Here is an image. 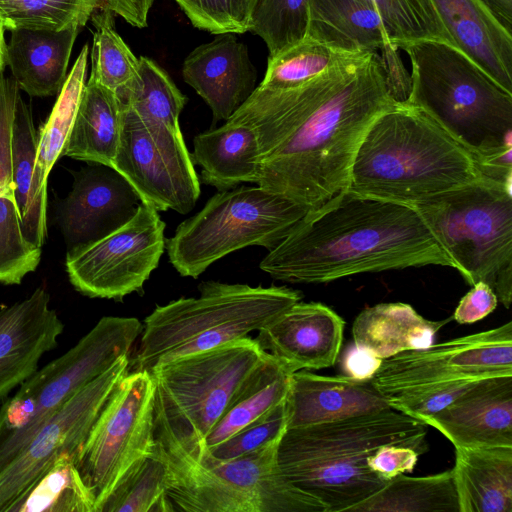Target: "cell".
Listing matches in <instances>:
<instances>
[{
    "mask_svg": "<svg viewBox=\"0 0 512 512\" xmlns=\"http://www.w3.org/2000/svg\"><path fill=\"white\" fill-rule=\"evenodd\" d=\"M426 265L454 268L414 206L345 189L311 209L260 268L276 280L317 284Z\"/></svg>",
    "mask_w": 512,
    "mask_h": 512,
    "instance_id": "obj_1",
    "label": "cell"
},
{
    "mask_svg": "<svg viewBox=\"0 0 512 512\" xmlns=\"http://www.w3.org/2000/svg\"><path fill=\"white\" fill-rule=\"evenodd\" d=\"M398 102L372 51L309 114L246 123L259 143L256 184L311 208L322 205L347 189L366 131Z\"/></svg>",
    "mask_w": 512,
    "mask_h": 512,
    "instance_id": "obj_2",
    "label": "cell"
},
{
    "mask_svg": "<svg viewBox=\"0 0 512 512\" xmlns=\"http://www.w3.org/2000/svg\"><path fill=\"white\" fill-rule=\"evenodd\" d=\"M428 425L393 408L320 424L287 428L277 450L285 478L327 512H349L389 480L367 458L387 444L428 451Z\"/></svg>",
    "mask_w": 512,
    "mask_h": 512,
    "instance_id": "obj_3",
    "label": "cell"
},
{
    "mask_svg": "<svg viewBox=\"0 0 512 512\" xmlns=\"http://www.w3.org/2000/svg\"><path fill=\"white\" fill-rule=\"evenodd\" d=\"M479 162L417 107L377 116L355 154L347 189L413 204L483 178Z\"/></svg>",
    "mask_w": 512,
    "mask_h": 512,
    "instance_id": "obj_4",
    "label": "cell"
},
{
    "mask_svg": "<svg viewBox=\"0 0 512 512\" xmlns=\"http://www.w3.org/2000/svg\"><path fill=\"white\" fill-rule=\"evenodd\" d=\"M400 49L411 65L406 102L465 148L486 177L489 161L512 148V93L448 42L423 39Z\"/></svg>",
    "mask_w": 512,
    "mask_h": 512,
    "instance_id": "obj_5",
    "label": "cell"
},
{
    "mask_svg": "<svg viewBox=\"0 0 512 512\" xmlns=\"http://www.w3.org/2000/svg\"><path fill=\"white\" fill-rule=\"evenodd\" d=\"M198 289V297L157 305L145 318L129 369L149 372L159 364L247 337L302 298L300 291L286 286L206 281Z\"/></svg>",
    "mask_w": 512,
    "mask_h": 512,
    "instance_id": "obj_6",
    "label": "cell"
},
{
    "mask_svg": "<svg viewBox=\"0 0 512 512\" xmlns=\"http://www.w3.org/2000/svg\"><path fill=\"white\" fill-rule=\"evenodd\" d=\"M265 354L247 336L154 367V440L199 462L206 437Z\"/></svg>",
    "mask_w": 512,
    "mask_h": 512,
    "instance_id": "obj_7",
    "label": "cell"
},
{
    "mask_svg": "<svg viewBox=\"0 0 512 512\" xmlns=\"http://www.w3.org/2000/svg\"><path fill=\"white\" fill-rule=\"evenodd\" d=\"M469 285L512 301V187L483 177L411 204Z\"/></svg>",
    "mask_w": 512,
    "mask_h": 512,
    "instance_id": "obj_8",
    "label": "cell"
},
{
    "mask_svg": "<svg viewBox=\"0 0 512 512\" xmlns=\"http://www.w3.org/2000/svg\"><path fill=\"white\" fill-rule=\"evenodd\" d=\"M311 209L261 186L219 191L166 240L169 261L182 276L197 278L236 250L274 249Z\"/></svg>",
    "mask_w": 512,
    "mask_h": 512,
    "instance_id": "obj_9",
    "label": "cell"
},
{
    "mask_svg": "<svg viewBox=\"0 0 512 512\" xmlns=\"http://www.w3.org/2000/svg\"><path fill=\"white\" fill-rule=\"evenodd\" d=\"M143 331L132 317H102L64 354L24 381L0 407V472L79 389L107 371Z\"/></svg>",
    "mask_w": 512,
    "mask_h": 512,
    "instance_id": "obj_10",
    "label": "cell"
},
{
    "mask_svg": "<svg viewBox=\"0 0 512 512\" xmlns=\"http://www.w3.org/2000/svg\"><path fill=\"white\" fill-rule=\"evenodd\" d=\"M154 450V384L147 371L128 372L119 382L76 456L96 512L121 481Z\"/></svg>",
    "mask_w": 512,
    "mask_h": 512,
    "instance_id": "obj_11",
    "label": "cell"
},
{
    "mask_svg": "<svg viewBox=\"0 0 512 512\" xmlns=\"http://www.w3.org/2000/svg\"><path fill=\"white\" fill-rule=\"evenodd\" d=\"M112 168L129 182L142 204L156 211L187 214L200 196L199 178L182 132L144 122L122 106Z\"/></svg>",
    "mask_w": 512,
    "mask_h": 512,
    "instance_id": "obj_12",
    "label": "cell"
},
{
    "mask_svg": "<svg viewBox=\"0 0 512 512\" xmlns=\"http://www.w3.org/2000/svg\"><path fill=\"white\" fill-rule=\"evenodd\" d=\"M165 223L158 211L140 204L134 217L109 235L68 250L66 271L72 286L90 298L122 301L143 292L164 253Z\"/></svg>",
    "mask_w": 512,
    "mask_h": 512,
    "instance_id": "obj_13",
    "label": "cell"
},
{
    "mask_svg": "<svg viewBox=\"0 0 512 512\" xmlns=\"http://www.w3.org/2000/svg\"><path fill=\"white\" fill-rule=\"evenodd\" d=\"M506 374H512L511 321L382 359L370 381L387 399L426 385Z\"/></svg>",
    "mask_w": 512,
    "mask_h": 512,
    "instance_id": "obj_14",
    "label": "cell"
},
{
    "mask_svg": "<svg viewBox=\"0 0 512 512\" xmlns=\"http://www.w3.org/2000/svg\"><path fill=\"white\" fill-rule=\"evenodd\" d=\"M129 365L130 356H123L79 389L0 472V512H6L57 457L77 456Z\"/></svg>",
    "mask_w": 512,
    "mask_h": 512,
    "instance_id": "obj_15",
    "label": "cell"
},
{
    "mask_svg": "<svg viewBox=\"0 0 512 512\" xmlns=\"http://www.w3.org/2000/svg\"><path fill=\"white\" fill-rule=\"evenodd\" d=\"M140 204L135 190L114 168L93 163L81 169L58 208L57 219L68 250L91 244L122 227Z\"/></svg>",
    "mask_w": 512,
    "mask_h": 512,
    "instance_id": "obj_16",
    "label": "cell"
},
{
    "mask_svg": "<svg viewBox=\"0 0 512 512\" xmlns=\"http://www.w3.org/2000/svg\"><path fill=\"white\" fill-rule=\"evenodd\" d=\"M63 331L43 287L0 307V400L38 370L40 359L57 346Z\"/></svg>",
    "mask_w": 512,
    "mask_h": 512,
    "instance_id": "obj_17",
    "label": "cell"
},
{
    "mask_svg": "<svg viewBox=\"0 0 512 512\" xmlns=\"http://www.w3.org/2000/svg\"><path fill=\"white\" fill-rule=\"evenodd\" d=\"M344 327V320L328 306L298 301L258 330L255 340L294 372L318 370L336 362Z\"/></svg>",
    "mask_w": 512,
    "mask_h": 512,
    "instance_id": "obj_18",
    "label": "cell"
},
{
    "mask_svg": "<svg viewBox=\"0 0 512 512\" xmlns=\"http://www.w3.org/2000/svg\"><path fill=\"white\" fill-rule=\"evenodd\" d=\"M454 446H512V374L476 381L439 412L421 420Z\"/></svg>",
    "mask_w": 512,
    "mask_h": 512,
    "instance_id": "obj_19",
    "label": "cell"
},
{
    "mask_svg": "<svg viewBox=\"0 0 512 512\" xmlns=\"http://www.w3.org/2000/svg\"><path fill=\"white\" fill-rule=\"evenodd\" d=\"M182 75L210 107L214 121L228 120L256 88L257 72L247 46L234 33L218 34L192 50Z\"/></svg>",
    "mask_w": 512,
    "mask_h": 512,
    "instance_id": "obj_20",
    "label": "cell"
},
{
    "mask_svg": "<svg viewBox=\"0 0 512 512\" xmlns=\"http://www.w3.org/2000/svg\"><path fill=\"white\" fill-rule=\"evenodd\" d=\"M287 428L381 412L392 408L370 380L323 376L306 369L291 375L285 399Z\"/></svg>",
    "mask_w": 512,
    "mask_h": 512,
    "instance_id": "obj_21",
    "label": "cell"
},
{
    "mask_svg": "<svg viewBox=\"0 0 512 512\" xmlns=\"http://www.w3.org/2000/svg\"><path fill=\"white\" fill-rule=\"evenodd\" d=\"M280 440L231 460L219 461L205 453L199 462L250 499L257 512H327L319 500L282 474L277 459Z\"/></svg>",
    "mask_w": 512,
    "mask_h": 512,
    "instance_id": "obj_22",
    "label": "cell"
},
{
    "mask_svg": "<svg viewBox=\"0 0 512 512\" xmlns=\"http://www.w3.org/2000/svg\"><path fill=\"white\" fill-rule=\"evenodd\" d=\"M450 44L512 93V33L482 0H431Z\"/></svg>",
    "mask_w": 512,
    "mask_h": 512,
    "instance_id": "obj_23",
    "label": "cell"
},
{
    "mask_svg": "<svg viewBox=\"0 0 512 512\" xmlns=\"http://www.w3.org/2000/svg\"><path fill=\"white\" fill-rule=\"evenodd\" d=\"M307 36L347 51L377 52L388 75L404 68L381 16L362 0H309Z\"/></svg>",
    "mask_w": 512,
    "mask_h": 512,
    "instance_id": "obj_24",
    "label": "cell"
},
{
    "mask_svg": "<svg viewBox=\"0 0 512 512\" xmlns=\"http://www.w3.org/2000/svg\"><path fill=\"white\" fill-rule=\"evenodd\" d=\"M79 30H10L5 59L19 89L36 97L59 93L67 78L69 59Z\"/></svg>",
    "mask_w": 512,
    "mask_h": 512,
    "instance_id": "obj_25",
    "label": "cell"
},
{
    "mask_svg": "<svg viewBox=\"0 0 512 512\" xmlns=\"http://www.w3.org/2000/svg\"><path fill=\"white\" fill-rule=\"evenodd\" d=\"M452 470L460 512H512V446L455 448Z\"/></svg>",
    "mask_w": 512,
    "mask_h": 512,
    "instance_id": "obj_26",
    "label": "cell"
},
{
    "mask_svg": "<svg viewBox=\"0 0 512 512\" xmlns=\"http://www.w3.org/2000/svg\"><path fill=\"white\" fill-rule=\"evenodd\" d=\"M190 155L201 168L202 181L219 191L256 183L259 143L255 131L244 123L228 119L221 127L196 135Z\"/></svg>",
    "mask_w": 512,
    "mask_h": 512,
    "instance_id": "obj_27",
    "label": "cell"
},
{
    "mask_svg": "<svg viewBox=\"0 0 512 512\" xmlns=\"http://www.w3.org/2000/svg\"><path fill=\"white\" fill-rule=\"evenodd\" d=\"M451 319L431 321L409 304L380 303L365 308L355 318L353 344L385 359L432 345L436 333Z\"/></svg>",
    "mask_w": 512,
    "mask_h": 512,
    "instance_id": "obj_28",
    "label": "cell"
},
{
    "mask_svg": "<svg viewBox=\"0 0 512 512\" xmlns=\"http://www.w3.org/2000/svg\"><path fill=\"white\" fill-rule=\"evenodd\" d=\"M119 133L120 106L115 92L88 79L63 156L112 167Z\"/></svg>",
    "mask_w": 512,
    "mask_h": 512,
    "instance_id": "obj_29",
    "label": "cell"
},
{
    "mask_svg": "<svg viewBox=\"0 0 512 512\" xmlns=\"http://www.w3.org/2000/svg\"><path fill=\"white\" fill-rule=\"evenodd\" d=\"M292 373L294 371L289 365L266 352L206 437V450L226 440L284 401Z\"/></svg>",
    "mask_w": 512,
    "mask_h": 512,
    "instance_id": "obj_30",
    "label": "cell"
},
{
    "mask_svg": "<svg viewBox=\"0 0 512 512\" xmlns=\"http://www.w3.org/2000/svg\"><path fill=\"white\" fill-rule=\"evenodd\" d=\"M37 132L30 107L18 97L11 130L12 182L24 236L42 247L47 235V205L39 201L34 189Z\"/></svg>",
    "mask_w": 512,
    "mask_h": 512,
    "instance_id": "obj_31",
    "label": "cell"
},
{
    "mask_svg": "<svg viewBox=\"0 0 512 512\" xmlns=\"http://www.w3.org/2000/svg\"><path fill=\"white\" fill-rule=\"evenodd\" d=\"M88 53V44H85L58 93L49 117L37 132L34 189L39 201L45 205H47L48 176L56 161L63 156L86 83Z\"/></svg>",
    "mask_w": 512,
    "mask_h": 512,
    "instance_id": "obj_32",
    "label": "cell"
},
{
    "mask_svg": "<svg viewBox=\"0 0 512 512\" xmlns=\"http://www.w3.org/2000/svg\"><path fill=\"white\" fill-rule=\"evenodd\" d=\"M349 512H460L453 470L421 477L399 474Z\"/></svg>",
    "mask_w": 512,
    "mask_h": 512,
    "instance_id": "obj_33",
    "label": "cell"
},
{
    "mask_svg": "<svg viewBox=\"0 0 512 512\" xmlns=\"http://www.w3.org/2000/svg\"><path fill=\"white\" fill-rule=\"evenodd\" d=\"M6 512H96V503L77 468L76 455L65 453Z\"/></svg>",
    "mask_w": 512,
    "mask_h": 512,
    "instance_id": "obj_34",
    "label": "cell"
},
{
    "mask_svg": "<svg viewBox=\"0 0 512 512\" xmlns=\"http://www.w3.org/2000/svg\"><path fill=\"white\" fill-rule=\"evenodd\" d=\"M115 94L119 105L132 110L142 121L181 131L179 116L187 98L153 60L140 57L135 76Z\"/></svg>",
    "mask_w": 512,
    "mask_h": 512,
    "instance_id": "obj_35",
    "label": "cell"
},
{
    "mask_svg": "<svg viewBox=\"0 0 512 512\" xmlns=\"http://www.w3.org/2000/svg\"><path fill=\"white\" fill-rule=\"evenodd\" d=\"M167 489V467L152 453L121 479L100 512H174Z\"/></svg>",
    "mask_w": 512,
    "mask_h": 512,
    "instance_id": "obj_36",
    "label": "cell"
},
{
    "mask_svg": "<svg viewBox=\"0 0 512 512\" xmlns=\"http://www.w3.org/2000/svg\"><path fill=\"white\" fill-rule=\"evenodd\" d=\"M360 51V50H358ZM356 51H347L306 36L281 53L268 58L259 86L272 90L299 86Z\"/></svg>",
    "mask_w": 512,
    "mask_h": 512,
    "instance_id": "obj_37",
    "label": "cell"
},
{
    "mask_svg": "<svg viewBox=\"0 0 512 512\" xmlns=\"http://www.w3.org/2000/svg\"><path fill=\"white\" fill-rule=\"evenodd\" d=\"M114 13L105 7L93 13L94 26L89 79L117 91L137 73L139 59L118 34Z\"/></svg>",
    "mask_w": 512,
    "mask_h": 512,
    "instance_id": "obj_38",
    "label": "cell"
},
{
    "mask_svg": "<svg viewBox=\"0 0 512 512\" xmlns=\"http://www.w3.org/2000/svg\"><path fill=\"white\" fill-rule=\"evenodd\" d=\"M100 0H0L6 30H61L85 26Z\"/></svg>",
    "mask_w": 512,
    "mask_h": 512,
    "instance_id": "obj_39",
    "label": "cell"
},
{
    "mask_svg": "<svg viewBox=\"0 0 512 512\" xmlns=\"http://www.w3.org/2000/svg\"><path fill=\"white\" fill-rule=\"evenodd\" d=\"M309 0H255L249 31L275 56L308 34Z\"/></svg>",
    "mask_w": 512,
    "mask_h": 512,
    "instance_id": "obj_40",
    "label": "cell"
},
{
    "mask_svg": "<svg viewBox=\"0 0 512 512\" xmlns=\"http://www.w3.org/2000/svg\"><path fill=\"white\" fill-rule=\"evenodd\" d=\"M381 16L395 47L418 40L435 39L450 43L431 0H362Z\"/></svg>",
    "mask_w": 512,
    "mask_h": 512,
    "instance_id": "obj_41",
    "label": "cell"
},
{
    "mask_svg": "<svg viewBox=\"0 0 512 512\" xmlns=\"http://www.w3.org/2000/svg\"><path fill=\"white\" fill-rule=\"evenodd\" d=\"M41 247L24 236L14 190L0 193V284H20L40 263Z\"/></svg>",
    "mask_w": 512,
    "mask_h": 512,
    "instance_id": "obj_42",
    "label": "cell"
},
{
    "mask_svg": "<svg viewBox=\"0 0 512 512\" xmlns=\"http://www.w3.org/2000/svg\"><path fill=\"white\" fill-rule=\"evenodd\" d=\"M192 25L213 34L249 31L255 0H175Z\"/></svg>",
    "mask_w": 512,
    "mask_h": 512,
    "instance_id": "obj_43",
    "label": "cell"
},
{
    "mask_svg": "<svg viewBox=\"0 0 512 512\" xmlns=\"http://www.w3.org/2000/svg\"><path fill=\"white\" fill-rule=\"evenodd\" d=\"M286 429L287 412L284 400L264 416L208 449L206 453L219 461L231 460L281 439Z\"/></svg>",
    "mask_w": 512,
    "mask_h": 512,
    "instance_id": "obj_44",
    "label": "cell"
},
{
    "mask_svg": "<svg viewBox=\"0 0 512 512\" xmlns=\"http://www.w3.org/2000/svg\"><path fill=\"white\" fill-rule=\"evenodd\" d=\"M480 379H458L414 388L387 398L389 405L406 415L422 420L463 394Z\"/></svg>",
    "mask_w": 512,
    "mask_h": 512,
    "instance_id": "obj_45",
    "label": "cell"
},
{
    "mask_svg": "<svg viewBox=\"0 0 512 512\" xmlns=\"http://www.w3.org/2000/svg\"><path fill=\"white\" fill-rule=\"evenodd\" d=\"M419 456L412 448L387 444L367 458V465L375 473L390 480L399 474L412 472Z\"/></svg>",
    "mask_w": 512,
    "mask_h": 512,
    "instance_id": "obj_46",
    "label": "cell"
},
{
    "mask_svg": "<svg viewBox=\"0 0 512 512\" xmlns=\"http://www.w3.org/2000/svg\"><path fill=\"white\" fill-rule=\"evenodd\" d=\"M498 302L492 288L485 282L479 281L472 285L471 290L461 298L452 319L459 324L475 323L492 313Z\"/></svg>",
    "mask_w": 512,
    "mask_h": 512,
    "instance_id": "obj_47",
    "label": "cell"
},
{
    "mask_svg": "<svg viewBox=\"0 0 512 512\" xmlns=\"http://www.w3.org/2000/svg\"><path fill=\"white\" fill-rule=\"evenodd\" d=\"M381 362L382 359L353 344L343 356L342 368L347 376L358 380H370Z\"/></svg>",
    "mask_w": 512,
    "mask_h": 512,
    "instance_id": "obj_48",
    "label": "cell"
},
{
    "mask_svg": "<svg viewBox=\"0 0 512 512\" xmlns=\"http://www.w3.org/2000/svg\"><path fill=\"white\" fill-rule=\"evenodd\" d=\"M499 22L512 33V0H482Z\"/></svg>",
    "mask_w": 512,
    "mask_h": 512,
    "instance_id": "obj_49",
    "label": "cell"
},
{
    "mask_svg": "<svg viewBox=\"0 0 512 512\" xmlns=\"http://www.w3.org/2000/svg\"><path fill=\"white\" fill-rule=\"evenodd\" d=\"M6 31L3 18L0 16V74L3 73L5 65H6V42L4 33Z\"/></svg>",
    "mask_w": 512,
    "mask_h": 512,
    "instance_id": "obj_50",
    "label": "cell"
},
{
    "mask_svg": "<svg viewBox=\"0 0 512 512\" xmlns=\"http://www.w3.org/2000/svg\"><path fill=\"white\" fill-rule=\"evenodd\" d=\"M10 189H13V190H14L13 185H6V186H4V185H0V193H3V192H5V191H7V190H10Z\"/></svg>",
    "mask_w": 512,
    "mask_h": 512,
    "instance_id": "obj_51",
    "label": "cell"
},
{
    "mask_svg": "<svg viewBox=\"0 0 512 512\" xmlns=\"http://www.w3.org/2000/svg\"><path fill=\"white\" fill-rule=\"evenodd\" d=\"M0 16H1V12H0ZM2 17V16H1Z\"/></svg>",
    "mask_w": 512,
    "mask_h": 512,
    "instance_id": "obj_52",
    "label": "cell"
}]
</instances>
